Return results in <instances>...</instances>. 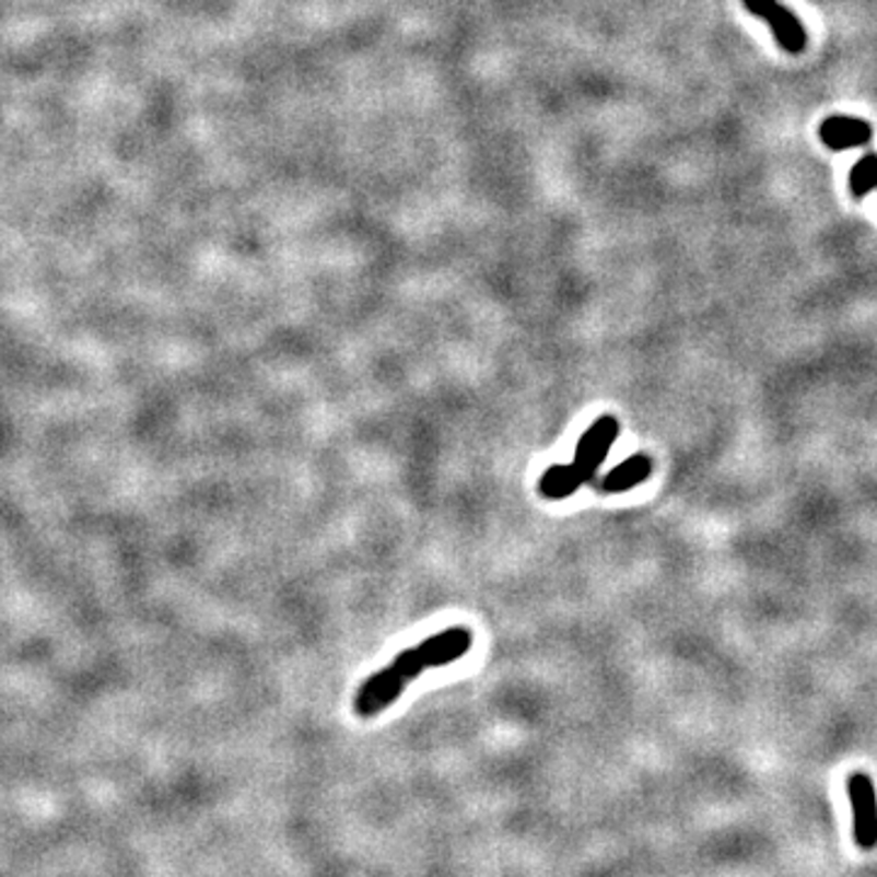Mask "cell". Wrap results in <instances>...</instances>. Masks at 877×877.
Wrapping results in <instances>:
<instances>
[{
	"instance_id": "9c48e42d",
	"label": "cell",
	"mask_w": 877,
	"mask_h": 877,
	"mask_svg": "<svg viewBox=\"0 0 877 877\" xmlns=\"http://www.w3.org/2000/svg\"><path fill=\"white\" fill-rule=\"evenodd\" d=\"M853 198H865L877 188V152H868L853 164L849 176Z\"/></svg>"
},
{
	"instance_id": "277c9868",
	"label": "cell",
	"mask_w": 877,
	"mask_h": 877,
	"mask_svg": "<svg viewBox=\"0 0 877 877\" xmlns=\"http://www.w3.org/2000/svg\"><path fill=\"white\" fill-rule=\"evenodd\" d=\"M617 434H619V422L615 420V417L605 414L597 422H593L590 430L581 436V442H577V448H575L573 466L577 473L583 476L585 483L587 480H593L595 470L600 468V464L607 458L609 446L615 444Z\"/></svg>"
},
{
	"instance_id": "30bf717a",
	"label": "cell",
	"mask_w": 877,
	"mask_h": 877,
	"mask_svg": "<svg viewBox=\"0 0 877 877\" xmlns=\"http://www.w3.org/2000/svg\"><path fill=\"white\" fill-rule=\"evenodd\" d=\"M393 666L398 668V673L400 676L405 678V680H414L417 676H420L422 670H426V666H424V660H422V656H420V651L417 648H408V651H402V654H398V658L393 660Z\"/></svg>"
},
{
	"instance_id": "5b68a950",
	"label": "cell",
	"mask_w": 877,
	"mask_h": 877,
	"mask_svg": "<svg viewBox=\"0 0 877 877\" xmlns=\"http://www.w3.org/2000/svg\"><path fill=\"white\" fill-rule=\"evenodd\" d=\"M470 646H473V634L466 627H454L438 631L436 636L424 639L417 651H420L426 668H442L466 656Z\"/></svg>"
},
{
	"instance_id": "3957f363",
	"label": "cell",
	"mask_w": 877,
	"mask_h": 877,
	"mask_svg": "<svg viewBox=\"0 0 877 877\" xmlns=\"http://www.w3.org/2000/svg\"><path fill=\"white\" fill-rule=\"evenodd\" d=\"M405 686H408V680L400 676L393 663L388 668L373 673L371 678L363 680V686L359 688L354 698L356 714L363 716V720H369V716H376L383 710H388L390 704L400 698Z\"/></svg>"
},
{
	"instance_id": "7a4b0ae2",
	"label": "cell",
	"mask_w": 877,
	"mask_h": 877,
	"mask_svg": "<svg viewBox=\"0 0 877 877\" xmlns=\"http://www.w3.org/2000/svg\"><path fill=\"white\" fill-rule=\"evenodd\" d=\"M746 10L756 17H761L773 30L775 42L787 55H802L807 47V30L802 20L787 10L780 0H744Z\"/></svg>"
},
{
	"instance_id": "52a82bcc",
	"label": "cell",
	"mask_w": 877,
	"mask_h": 877,
	"mask_svg": "<svg viewBox=\"0 0 877 877\" xmlns=\"http://www.w3.org/2000/svg\"><path fill=\"white\" fill-rule=\"evenodd\" d=\"M651 458L644 454H636L627 458L624 464H619L617 468L609 470V473L600 480V490L603 493H627L639 483H644V480L651 476Z\"/></svg>"
},
{
	"instance_id": "ba28073f",
	"label": "cell",
	"mask_w": 877,
	"mask_h": 877,
	"mask_svg": "<svg viewBox=\"0 0 877 877\" xmlns=\"http://www.w3.org/2000/svg\"><path fill=\"white\" fill-rule=\"evenodd\" d=\"M583 483H585V480H583L581 473H577L573 464H571V466L556 464V466H551V468L547 470V473L541 476V480H539V493H541L543 498H549V500H563V498L573 495L575 490L581 488Z\"/></svg>"
},
{
	"instance_id": "6da1fadb",
	"label": "cell",
	"mask_w": 877,
	"mask_h": 877,
	"mask_svg": "<svg viewBox=\"0 0 877 877\" xmlns=\"http://www.w3.org/2000/svg\"><path fill=\"white\" fill-rule=\"evenodd\" d=\"M849 799L853 809V841L863 851L877 849V793L870 775H849Z\"/></svg>"
},
{
	"instance_id": "8992f818",
	"label": "cell",
	"mask_w": 877,
	"mask_h": 877,
	"mask_svg": "<svg viewBox=\"0 0 877 877\" xmlns=\"http://www.w3.org/2000/svg\"><path fill=\"white\" fill-rule=\"evenodd\" d=\"M819 139L823 147L831 149V152L865 147L873 139V125L865 122L863 117L829 115L827 120L819 125Z\"/></svg>"
}]
</instances>
